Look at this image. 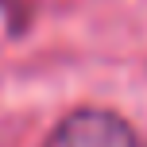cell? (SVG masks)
<instances>
[{
  "mask_svg": "<svg viewBox=\"0 0 147 147\" xmlns=\"http://www.w3.org/2000/svg\"><path fill=\"white\" fill-rule=\"evenodd\" d=\"M47 147H143V140L132 132V124H124L112 112L81 109L51 132Z\"/></svg>",
  "mask_w": 147,
  "mask_h": 147,
  "instance_id": "6da1fadb",
  "label": "cell"
}]
</instances>
